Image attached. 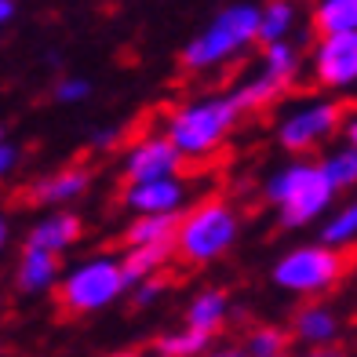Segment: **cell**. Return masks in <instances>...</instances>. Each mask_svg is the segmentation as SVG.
<instances>
[{
    "label": "cell",
    "mask_w": 357,
    "mask_h": 357,
    "mask_svg": "<svg viewBox=\"0 0 357 357\" xmlns=\"http://www.w3.org/2000/svg\"><path fill=\"white\" fill-rule=\"evenodd\" d=\"M263 197L273 204L278 222L284 230H306V226L321 222L335 208L339 193L324 178L321 165L306 153H291L288 165L273 168L263 183Z\"/></svg>",
    "instance_id": "obj_1"
},
{
    "label": "cell",
    "mask_w": 357,
    "mask_h": 357,
    "mask_svg": "<svg viewBox=\"0 0 357 357\" xmlns=\"http://www.w3.org/2000/svg\"><path fill=\"white\" fill-rule=\"evenodd\" d=\"M241 117H245V109L237 106L234 95H222V91L197 95V99H186L175 109H168L165 135L183 150L186 160H208L230 142Z\"/></svg>",
    "instance_id": "obj_2"
},
{
    "label": "cell",
    "mask_w": 357,
    "mask_h": 357,
    "mask_svg": "<svg viewBox=\"0 0 357 357\" xmlns=\"http://www.w3.org/2000/svg\"><path fill=\"white\" fill-rule=\"evenodd\" d=\"M237 237H241V212L222 197H208L190 204L186 212H178L172 248L183 263L208 266L230 255L237 248Z\"/></svg>",
    "instance_id": "obj_3"
},
{
    "label": "cell",
    "mask_w": 357,
    "mask_h": 357,
    "mask_svg": "<svg viewBox=\"0 0 357 357\" xmlns=\"http://www.w3.org/2000/svg\"><path fill=\"white\" fill-rule=\"evenodd\" d=\"M128 281L124 273V263L121 255H109V252H99V255H88L73 263L66 273L59 278L55 284V299H59V310L70 314V317H95L109 310L113 303H121L128 296Z\"/></svg>",
    "instance_id": "obj_4"
},
{
    "label": "cell",
    "mask_w": 357,
    "mask_h": 357,
    "mask_svg": "<svg viewBox=\"0 0 357 357\" xmlns=\"http://www.w3.org/2000/svg\"><path fill=\"white\" fill-rule=\"evenodd\" d=\"M255 22H259V4L237 0L215 11V19L208 22L193 40H186L183 47V66L190 73H212L219 66H230L241 55L248 52L255 40Z\"/></svg>",
    "instance_id": "obj_5"
},
{
    "label": "cell",
    "mask_w": 357,
    "mask_h": 357,
    "mask_svg": "<svg viewBox=\"0 0 357 357\" xmlns=\"http://www.w3.org/2000/svg\"><path fill=\"white\" fill-rule=\"evenodd\" d=\"M347 273V255L343 248L314 241V245H296L273 263L270 278L281 291L299 299H317L324 291H332Z\"/></svg>",
    "instance_id": "obj_6"
},
{
    "label": "cell",
    "mask_w": 357,
    "mask_h": 357,
    "mask_svg": "<svg viewBox=\"0 0 357 357\" xmlns=\"http://www.w3.org/2000/svg\"><path fill=\"white\" fill-rule=\"evenodd\" d=\"M343 117H347V113H343V106H339L332 95L306 99V102L288 106L278 117L273 139H278V146L288 150V153H310V150H317L321 142H328L339 132Z\"/></svg>",
    "instance_id": "obj_7"
},
{
    "label": "cell",
    "mask_w": 357,
    "mask_h": 357,
    "mask_svg": "<svg viewBox=\"0 0 357 357\" xmlns=\"http://www.w3.org/2000/svg\"><path fill=\"white\" fill-rule=\"evenodd\" d=\"M310 73L314 84L328 95L357 91V29L347 33H317L310 47Z\"/></svg>",
    "instance_id": "obj_8"
},
{
    "label": "cell",
    "mask_w": 357,
    "mask_h": 357,
    "mask_svg": "<svg viewBox=\"0 0 357 357\" xmlns=\"http://www.w3.org/2000/svg\"><path fill=\"white\" fill-rule=\"evenodd\" d=\"M186 157L183 150L165 135V132H146L139 135L121 157L124 183H139V178H157V175H183Z\"/></svg>",
    "instance_id": "obj_9"
},
{
    "label": "cell",
    "mask_w": 357,
    "mask_h": 357,
    "mask_svg": "<svg viewBox=\"0 0 357 357\" xmlns=\"http://www.w3.org/2000/svg\"><path fill=\"white\" fill-rule=\"evenodd\" d=\"M121 204L132 215H178L190 204V183L183 175H157L128 183Z\"/></svg>",
    "instance_id": "obj_10"
},
{
    "label": "cell",
    "mask_w": 357,
    "mask_h": 357,
    "mask_svg": "<svg viewBox=\"0 0 357 357\" xmlns=\"http://www.w3.org/2000/svg\"><path fill=\"white\" fill-rule=\"evenodd\" d=\"M80 237H84V222H80L77 212H70V208L62 204V208L40 215L33 226H29L26 245L44 248V252H55V255H66L70 248L80 245Z\"/></svg>",
    "instance_id": "obj_11"
},
{
    "label": "cell",
    "mask_w": 357,
    "mask_h": 357,
    "mask_svg": "<svg viewBox=\"0 0 357 357\" xmlns=\"http://www.w3.org/2000/svg\"><path fill=\"white\" fill-rule=\"evenodd\" d=\"M62 255L55 252H44V248H33L26 245L19 263H15V288L22 291V296H47V291H55L59 278H62Z\"/></svg>",
    "instance_id": "obj_12"
},
{
    "label": "cell",
    "mask_w": 357,
    "mask_h": 357,
    "mask_svg": "<svg viewBox=\"0 0 357 357\" xmlns=\"http://www.w3.org/2000/svg\"><path fill=\"white\" fill-rule=\"evenodd\" d=\"M288 335L296 339V343L310 347V350L332 347L335 339H339V317H335V310H328L324 303H310V306H303V310H296Z\"/></svg>",
    "instance_id": "obj_13"
},
{
    "label": "cell",
    "mask_w": 357,
    "mask_h": 357,
    "mask_svg": "<svg viewBox=\"0 0 357 357\" xmlns=\"http://www.w3.org/2000/svg\"><path fill=\"white\" fill-rule=\"evenodd\" d=\"M91 190V172L88 168H62V172H52L44 175L40 183H33V201L37 204H77L84 193Z\"/></svg>",
    "instance_id": "obj_14"
},
{
    "label": "cell",
    "mask_w": 357,
    "mask_h": 357,
    "mask_svg": "<svg viewBox=\"0 0 357 357\" xmlns=\"http://www.w3.org/2000/svg\"><path fill=\"white\" fill-rule=\"evenodd\" d=\"M175 259L172 241H150V245H128V252L121 255L128 281H142V278H157L160 270Z\"/></svg>",
    "instance_id": "obj_15"
},
{
    "label": "cell",
    "mask_w": 357,
    "mask_h": 357,
    "mask_svg": "<svg viewBox=\"0 0 357 357\" xmlns=\"http://www.w3.org/2000/svg\"><path fill=\"white\" fill-rule=\"evenodd\" d=\"M259 70H263L266 77H273L281 88H291V84L299 80V73H303V52H299V44H291L288 37L263 44Z\"/></svg>",
    "instance_id": "obj_16"
},
{
    "label": "cell",
    "mask_w": 357,
    "mask_h": 357,
    "mask_svg": "<svg viewBox=\"0 0 357 357\" xmlns=\"http://www.w3.org/2000/svg\"><path fill=\"white\" fill-rule=\"evenodd\" d=\"M299 26V0H266L259 8V22H255V40L270 44V40H284L296 33Z\"/></svg>",
    "instance_id": "obj_17"
},
{
    "label": "cell",
    "mask_w": 357,
    "mask_h": 357,
    "mask_svg": "<svg viewBox=\"0 0 357 357\" xmlns=\"http://www.w3.org/2000/svg\"><path fill=\"white\" fill-rule=\"evenodd\" d=\"M226 317H230V299H226L222 288L197 291V296L190 299V306H186V324L197 328V332H208V335H215L226 324Z\"/></svg>",
    "instance_id": "obj_18"
},
{
    "label": "cell",
    "mask_w": 357,
    "mask_h": 357,
    "mask_svg": "<svg viewBox=\"0 0 357 357\" xmlns=\"http://www.w3.org/2000/svg\"><path fill=\"white\" fill-rule=\"evenodd\" d=\"M310 22L317 33H347V29H357V0H314Z\"/></svg>",
    "instance_id": "obj_19"
},
{
    "label": "cell",
    "mask_w": 357,
    "mask_h": 357,
    "mask_svg": "<svg viewBox=\"0 0 357 357\" xmlns=\"http://www.w3.org/2000/svg\"><path fill=\"white\" fill-rule=\"evenodd\" d=\"M288 88H281L273 77H266L263 70H255L248 80H241L237 84V91H234V99H237V106L245 109V113H255V109H266V106H273L284 95Z\"/></svg>",
    "instance_id": "obj_20"
},
{
    "label": "cell",
    "mask_w": 357,
    "mask_h": 357,
    "mask_svg": "<svg viewBox=\"0 0 357 357\" xmlns=\"http://www.w3.org/2000/svg\"><path fill=\"white\" fill-rule=\"evenodd\" d=\"M321 241L324 245H335V248H350L357 245V197L332 208L321 222Z\"/></svg>",
    "instance_id": "obj_21"
},
{
    "label": "cell",
    "mask_w": 357,
    "mask_h": 357,
    "mask_svg": "<svg viewBox=\"0 0 357 357\" xmlns=\"http://www.w3.org/2000/svg\"><path fill=\"white\" fill-rule=\"evenodd\" d=\"M321 172H324V178L332 183V190L335 193H343V190H354L357 186V150L347 142V146H339V150H328L321 160Z\"/></svg>",
    "instance_id": "obj_22"
},
{
    "label": "cell",
    "mask_w": 357,
    "mask_h": 357,
    "mask_svg": "<svg viewBox=\"0 0 357 357\" xmlns=\"http://www.w3.org/2000/svg\"><path fill=\"white\" fill-rule=\"evenodd\" d=\"M208 343H212V335L208 332H197V328H178V332H165L153 339V354L157 357H197L208 350Z\"/></svg>",
    "instance_id": "obj_23"
},
{
    "label": "cell",
    "mask_w": 357,
    "mask_h": 357,
    "mask_svg": "<svg viewBox=\"0 0 357 357\" xmlns=\"http://www.w3.org/2000/svg\"><path fill=\"white\" fill-rule=\"evenodd\" d=\"M178 215H135L124 230V245H150V241H172Z\"/></svg>",
    "instance_id": "obj_24"
},
{
    "label": "cell",
    "mask_w": 357,
    "mask_h": 357,
    "mask_svg": "<svg viewBox=\"0 0 357 357\" xmlns=\"http://www.w3.org/2000/svg\"><path fill=\"white\" fill-rule=\"evenodd\" d=\"M288 343H291V335L284 328L263 324V328H255L245 339V350L241 354H248V357H281V354H288Z\"/></svg>",
    "instance_id": "obj_25"
},
{
    "label": "cell",
    "mask_w": 357,
    "mask_h": 357,
    "mask_svg": "<svg viewBox=\"0 0 357 357\" xmlns=\"http://www.w3.org/2000/svg\"><path fill=\"white\" fill-rule=\"evenodd\" d=\"M52 95H55L59 106H80V102L91 99V80L88 77H62Z\"/></svg>",
    "instance_id": "obj_26"
},
{
    "label": "cell",
    "mask_w": 357,
    "mask_h": 357,
    "mask_svg": "<svg viewBox=\"0 0 357 357\" xmlns=\"http://www.w3.org/2000/svg\"><path fill=\"white\" fill-rule=\"evenodd\" d=\"M128 291H132V303H135V306H150V303H157V299H160L165 284H160L157 278H142V281H135Z\"/></svg>",
    "instance_id": "obj_27"
},
{
    "label": "cell",
    "mask_w": 357,
    "mask_h": 357,
    "mask_svg": "<svg viewBox=\"0 0 357 357\" xmlns=\"http://www.w3.org/2000/svg\"><path fill=\"white\" fill-rule=\"evenodd\" d=\"M15 165H19V150L8 139H0V178H8L15 172Z\"/></svg>",
    "instance_id": "obj_28"
},
{
    "label": "cell",
    "mask_w": 357,
    "mask_h": 357,
    "mask_svg": "<svg viewBox=\"0 0 357 357\" xmlns=\"http://www.w3.org/2000/svg\"><path fill=\"white\" fill-rule=\"evenodd\" d=\"M117 139H121L117 128H95V132H91V146H95V150H113Z\"/></svg>",
    "instance_id": "obj_29"
},
{
    "label": "cell",
    "mask_w": 357,
    "mask_h": 357,
    "mask_svg": "<svg viewBox=\"0 0 357 357\" xmlns=\"http://www.w3.org/2000/svg\"><path fill=\"white\" fill-rule=\"evenodd\" d=\"M339 128H343V135H347V142H350L354 150H357V113H354V117H347V121L339 124Z\"/></svg>",
    "instance_id": "obj_30"
},
{
    "label": "cell",
    "mask_w": 357,
    "mask_h": 357,
    "mask_svg": "<svg viewBox=\"0 0 357 357\" xmlns=\"http://www.w3.org/2000/svg\"><path fill=\"white\" fill-rule=\"evenodd\" d=\"M8 241H11V219H8L4 212H0V255H4Z\"/></svg>",
    "instance_id": "obj_31"
},
{
    "label": "cell",
    "mask_w": 357,
    "mask_h": 357,
    "mask_svg": "<svg viewBox=\"0 0 357 357\" xmlns=\"http://www.w3.org/2000/svg\"><path fill=\"white\" fill-rule=\"evenodd\" d=\"M15 19V0H0V26H8Z\"/></svg>",
    "instance_id": "obj_32"
},
{
    "label": "cell",
    "mask_w": 357,
    "mask_h": 357,
    "mask_svg": "<svg viewBox=\"0 0 357 357\" xmlns=\"http://www.w3.org/2000/svg\"><path fill=\"white\" fill-rule=\"evenodd\" d=\"M0 139H4V128H0Z\"/></svg>",
    "instance_id": "obj_33"
},
{
    "label": "cell",
    "mask_w": 357,
    "mask_h": 357,
    "mask_svg": "<svg viewBox=\"0 0 357 357\" xmlns=\"http://www.w3.org/2000/svg\"><path fill=\"white\" fill-rule=\"evenodd\" d=\"M0 306H4V296H0Z\"/></svg>",
    "instance_id": "obj_34"
},
{
    "label": "cell",
    "mask_w": 357,
    "mask_h": 357,
    "mask_svg": "<svg viewBox=\"0 0 357 357\" xmlns=\"http://www.w3.org/2000/svg\"><path fill=\"white\" fill-rule=\"evenodd\" d=\"M0 354H4V347H0Z\"/></svg>",
    "instance_id": "obj_35"
}]
</instances>
